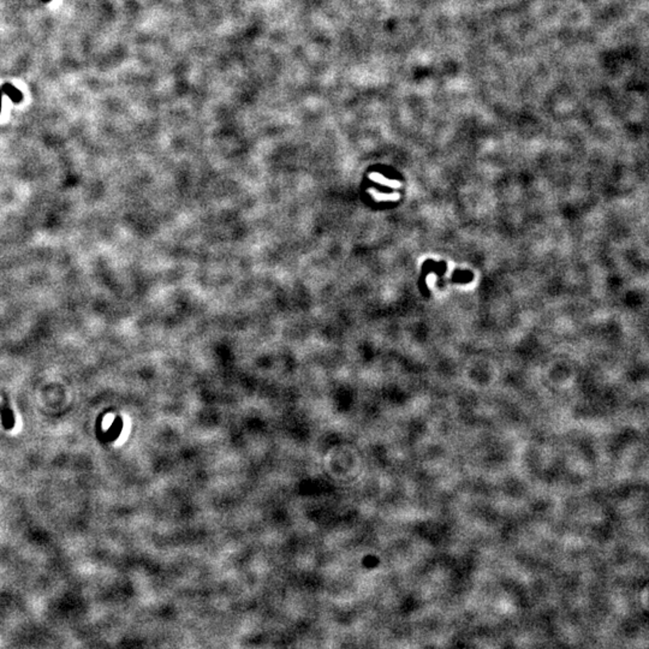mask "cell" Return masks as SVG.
<instances>
[{
  "label": "cell",
  "mask_w": 649,
  "mask_h": 649,
  "mask_svg": "<svg viewBox=\"0 0 649 649\" xmlns=\"http://www.w3.org/2000/svg\"><path fill=\"white\" fill-rule=\"evenodd\" d=\"M2 91L8 95L10 98L12 103L15 104H20L21 101L23 100V94L21 93V90H18L17 88H15L14 85L10 84V83H5V84L2 85Z\"/></svg>",
  "instance_id": "cell-1"
},
{
  "label": "cell",
  "mask_w": 649,
  "mask_h": 649,
  "mask_svg": "<svg viewBox=\"0 0 649 649\" xmlns=\"http://www.w3.org/2000/svg\"><path fill=\"white\" fill-rule=\"evenodd\" d=\"M2 98H3V91L0 89V111H2Z\"/></svg>",
  "instance_id": "cell-2"
}]
</instances>
